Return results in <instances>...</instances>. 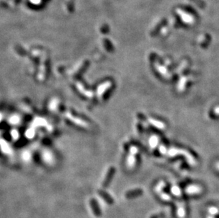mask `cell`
Listing matches in <instances>:
<instances>
[{
  "label": "cell",
  "mask_w": 219,
  "mask_h": 218,
  "mask_svg": "<svg viewBox=\"0 0 219 218\" xmlns=\"http://www.w3.org/2000/svg\"><path fill=\"white\" fill-rule=\"evenodd\" d=\"M99 194L100 196L102 197L103 199H104L105 201L107 202V203L113 204V202H114V200H113V198H111L110 195L108 194V193H106V192H104V191H99Z\"/></svg>",
  "instance_id": "2"
},
{
  "label": "cell",
  "mask_w": 219,
  "mask_h": 218,
  "mask_svg": "<svg viewBox=\"0 0 219 218\" xmlns=\"http://www.w3.org/2000/svg\"><path fill=\"white\" fill-rule=\"evenodd\" d=\"M90 205L94 214L97 217L101 216V215H102V211L100 210V208L99 206L97 200H95V199H92L90 200Z\"/></svg>",
  "instance_id": "1"
},
{
  "label": "cell",
  "mask_w": 219,
  "mask_h": 218,
  "mask_svg": "<svg viewBox=\"0 0 219 218\" xmlns=\"http://www.w3.org/2000/svg\"><path fill=\"white\" fill-rule=\"evenodd\" d=\"M142 193H143V191L141 190V189H136V190L130 191H128V192H127L126 194V197L127 198H133L142 195Z\"/></svg>",
  "instance_id": "3"
}]
</instances>
